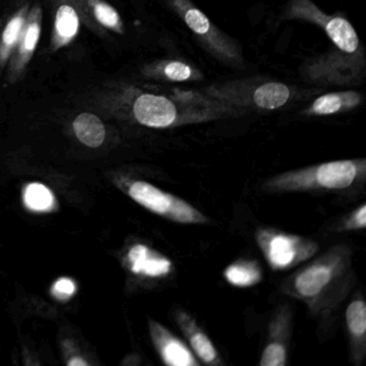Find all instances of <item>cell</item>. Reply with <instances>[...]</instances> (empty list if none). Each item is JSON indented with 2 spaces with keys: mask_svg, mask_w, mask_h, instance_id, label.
<instances>
[{
  "mask_svg": "<svg viewBox=\"0 0 366 366\" xmlns=\"http://www.w3.org/2000/svg\"><path fill=\"white\" fill-rule=\"evenodd\" d=\"M365 227L366 205L361 204L340 220L336 230L340 231V232H344V231L348 232V231L364 230Z\"/></svg>",
  "mask_w": 366,
  "mask_h": 366,
  "instance_id": "obj_19",
  "label": "cell"
},
{
  "mask_svg": "<svg viewBox=\"0 0 366 366\" xmlns=\"http://www.w3.org/2000/svg\"><path fill=\"white\" fill-rule=\"evenodd\" d=\"M352 259L351 245L336 244L287 277L280 291L301 301L310 316L325 320L333 316L355 285Z\"/></svg>",
  "mask_w": 366,
  "mask_h": 366,
  "instance_id": "obj_1",
  "label": "cell"
},
{
  "mask_svg": "<svg viewBox=\"0 0 366 366\" xmlns=\"http://www.w3.org/2000/svg\"><path fill=\"white\" fill-rule=\"evenodd\" d=\"M360 95L355 92L327 94L315 100L307 111L312 115H331L350 110L359 104Z\"/></svg>",
  "mask_w": 366,
  "mask_h": 366,
  "instance_id": "obj_12",
  "label": "cell"
},
{
  "mask_svg": "<svg viewBox=\"0 0 366 366\" xmlns=\"http://www.w3.org/2000/svg\"><path fill=\"white\" fill-rule=\"evenodd\" d=\"M290 89L282 83H267L257 89L254 95V104L265 110H275L288 102Z\"/></svg>",
  "mask_w": 366,
  "mask_h": 366,
  "instance_id": "obj_15",
  "label": "cell"
},
{
  "mask_svg": "<svg viewBox=\"0 0 366 366\" xmlns=\"http://www.w3.org/2000/svg\"><path fill=\"white\" fill-rule=\"evenodd\" d=\"M56 31L64 41H69L79 31V18L74 8L61 6L57 11Z\"/></svg>",
  "mask_w": 366,
  "mask_h": 366,
  "instance_id": "obj_18",
  "label": "cell"
},
{
  "mask_svg": "<svg viewBox=\"0 0 366 366\" xmlns=\"http://www.w3.org/2000/svg\"><path fill=\"white\" fill-rule=\"evenodd\" d=\"M254 239L274 271H287L299 267L319 252V244L314 239L275 228L258 229Z\"/></svg>",
  "mask_w": 366,
  "mask_h": 366,
  "instance_id": "obj_3",
  "label": "cell"
},
{
  "mask_svg": "<svg viewBox=\"0 0 366 366\" xmlns=\"http://www.w3.org/2000/svg\"><path fill=\"white\" fill-rule=\"evenodd\" d=\"M224 280L228 284L239 288H247L262 280V272L258 262L239 260L231 263L224 272Z\"/></svg>",
  "mask_w": 366,
  "mask_h": 366,
  "instance_id": "obj_13",
  "label": "cell"
},
{
  "mask_svg": "<svg viewBox=\"0 0 366 366\" xmlns=\"http://www.w3.org/2000/svg\"><path fill=\"white\" fill-rule=\"evenodd\" d=\"M128 260L132 273L153 282H168L175 273L174 264L168 256L143 244L129 250Z\"/></svg>",
  "mask_w": 366,
  "mask_h": 366,
  "instance_id": "obj_9",
  "label": "cell"
},
{
  "mask_svg": "<svg viewBox=\"0 0 366 366\" xmlns=\"http://www.w3.org/2000/svg\"><path fill=\"white\" fill-rule=\"evenodd\" d=\"M134 113L139 123L151 128H168L177 122L174 104L164 96H140L134 104Z\"/></svg>",
  "mask_w": 366,
  "mask_h": 366,
  "instance_id": "obj_11",
  "label": "cell"
},
{
  "mask_svg": "<svg viewBox=\"0 0 366 366\" xmlns=\"http://www.w3.org/2000/svg\"><path fill=\"white\" fill-rule=\"evenodd\" d=\"M292 310L288 304L280 305L267 327V342L261 353L260 366H286L292 332Z\"/></svg>",
  "mask_w": 366,
  "mask_h": 366,
  "instance_id": "obj_6",
  "label": "cell"
},
{
  "mask_svg": "<svg viewBox=\"0 0 366 366\" xmlns=\"http://www.w3.org/2000/svg\"><path fill=\"white\" fill-rule=\"evenodd\" d=\"M74 129L81 142L89 147H98L104 143L106 129L96 115L83 113L74 122Z\"/></svg>",
  "mask_w": 366,
  "mask_h": 366,
  "instance_id": "obj_14",
  "label": "cell"
},
{
  "mask_svg": "<svg viewBox=\"0 0 366 366\" xmlns=\"http://www.w3.org/2000/svg\"><path fill=\"white\" fill-rule=\"evenodd\" d=\"M24 201L29 209L37 212L50 211L54 205L52 192L46 186L38 183L27 186L25 189Z\"/></svg>",
  "mask_w": 366,
  "mask_h": 366,
  "instance_id": "obj_17",
  "label": "cell"
},
{
  "mask_svg": "<svg viewBox=\"0 0 366 366\" xmlns=\"http://www.w3.org/2000/svg\"><path fill=\"white\" fill-rule=\"evenodd\" d=\"M164 76L171 81H182L190 80L194 76V71L189 66L186 64L181 63V61H172L169 63L164 69Z\"/></svg>",
  "mask_w": 366,
  "mask_h": 366,
  "instance_id": "obj_21",
  "label": "cell"
},
{
  "mask_svg": "<svg viewBox=\"0 0 366 366\" xmlns=\"http://www.w3.org/2000/svg\"><path fill=\"white\" fill-rule=\"evenodd\" d=\"M349 355L355 366H362L366 357V304L361 292L353 295L345 312Z\"/></svg>",
  "mask_w": 366,
  "mask_h": 366,
  "instance_id": "obj_10",
  "label": "cell"
},
{
  "mask_svg": "<svg viewBox=\"0 0 366 366\" xmlns=\"http://www.w3.org/2000/svg\"><path fill=\"white\" fill-rule=\"evenodd\" d=\"M173 318L177 327L185 336L188 347L201 364L209 366H222L224 362L213 340L200 327L198 321L186 310L177 308L173 312Z\"/></svg>",
  "mask_w": 366,
  "mask_h": 366,
  "instance_id": "obj_7",
  "label": "cell"
},
{
  "mask_svg": "<svg viewBox=\"0 0 366 366\" xmlns=\"http://www.w3.org/2000/svg\"><path fill=\"white\" fill-rule=\"evenodd\" d=\"M149 334L162 361L169 366H200L188 345L158 321H149Z\"/></svg>",
  "mask_w": 366,
  "mask_h": 366,
  "instance_id": "obj_8",
  "label": "cell"
},
{
  "mask_svg": "<svg viewBox=\"0 0 366 366\" xmlns=\"http://www.w3.org/2000/svg\"><path fill=\"white\" fill-rule=\"evenodd\" d=\"M94 10H95L96 18L102 25L109 27V29L121 31V19H119V14L111 6L104 3H96L94 6Z\"/></svg>",
  "mask_w": 366,
  "mask_h": 366,
  "instance_id": "obj_20",
  "label": "cell"
},
{
  "mask_svg": "<svg viewBox=\"0 0 366 366\" xmlns=\"http://www.w3.org/2000/svg\"><path fill=\"white\" fill-rule=\"evenodd\" d=\"M74 290H76V286L71 280L61 278V280H57L56 284L54 285L53 292L59 299H65V297L74 295Z\"/></svg>",
  "mask_w": 366,
  "mask_h": 366,
  "instance_id": "obj_23",
  "label": "cell"
},
{
  "mask_svg": "<svg viewBox=\"0 0 366 366\" xmlns=\"http://www.w3.org/2000/svg\"><path fill=\"white\" fill-rule=\"evenodd\" d=\"M366 179V160L344 159L286 171L267 179L262 189L269 194H342L357 192Z\"/></svg>",
  "mask_w": 366,
  "mask_h": 366,
  "instance_id": "obj_2",
  "label": "cell"
},
{
  "mask_svg": "<svg viewBox=\"0 0 366 366\" xmlns=\"http://www.w3.org/2000/svg\"><path fill=\"white\" fill-rule=\"evenodd\" d=\"M290 11L293 16L312 21L322 26L330 39L342 52L351 54L359 48L357 34L345 19L325 16L310 0H292Z\"/></svg>",
  "mask_w": 366,
  "mask_h": 366,
  "instance_id": "obj_5",
  "label": "cell"
},
{
  "mask_svg": "<svg viewBox=\"0 0 366 366\" xmlns=\"http://www.w3.org/2000/svg\"><path fill=\"white\" fill-rule=\"evenodd\" d=\"M183 14L184 21L194 33L212 39V25L204 14L185 3V0H175Z\"/></svg>",
  "mask_w": 366,
  "mask_h": 366,
  "instance_id": "obj_16",
  "label": "cell"
},
{
  "mask_svg": "<svg viewBox=\"0 0 366 366\" xmlns=\"http://www.w3.org/2000/svg\"><path fill=\"white\" fill-rule=\"evenodd\" d=\"M86 364V362L81 359H74L72 361L69 362V365L71 366H85Z\"/></svg>",
  "mask_w": 366,
  "mask_h": 366,
  "instance_id": "obj_25",
  "label": "cell"
},
{
  "mask_svg": "<svg viewBox=\"0 0 366 366\" xmlns=\"http://www.w3.org/2000/svg\"><path fill=\"white\" fill-rule=\"evenodd\" d=\"M22 25L23 19L20 18V16H16L7 25L5 33H4V42H5V44L12 46L16 41L21 29H22Z\"/></svg>",
  "mask_w": 366,
  "mask_h": 366,
  "instance_id": "obj_22",
  "label": "cell"
},
{
  "mask_svg": "<svg viewBox=\"0 0 366 366\" xmlns=\"http://www.w3.org/2000/svg\"><path fill=\"white\" fill-rule=\"evenodd\" d=\"M40 27L39 25L31 24L27 31L26 37H25L24 46L27 51H33L37 46L38 40H39Z\"/></svg>",
  "mask_w": 366,
  "mask_h": 366,
  "instance_id": "obj_24",
  "label": "cell"
},
{
  "mask_svg": "<svg viewBox=\"0 0 366 366\" xmlns=\"http://www.w3.org/2000/svg\"><path fill=\"white\" fill-rule=\"evenodd\" d=\"M128 194L152 213L170 222L181 224H207L209 222L205 214L187 201L147 182L137 181L130 184Z\"/></svg>",
  "mask_w": 366,
  "mask_h": 366,
  "instance_id": "obj_4",
  "label": "cell"
}]
</instances>
